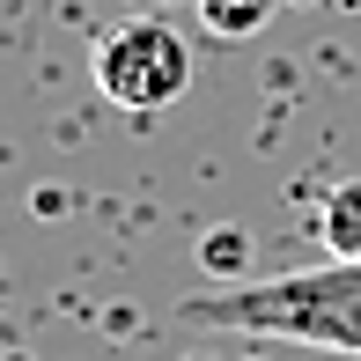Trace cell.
Returning a JSON list of instances; mask_svg holds the SVG:
<instances>
[{
	"label": "cell",
	"instance_id": "obj_3",
	"mask_svg": "<svg viewBox=\"0 0 361 361\" xmlns=\"http://www.w3.org/2000/svg\"><path fill=\"white\" fill-rule=\"evenodd\" d=\"M317 243L332 258H347V266H361V177H347V185L324 192L317 207Z\"/></svg>",
	"mask_w": 361,
	"mask_h": 361
},
{
	"label": "cell",
	"instance_id": "obj_4",
	"mask_svg": "<svg viewBox=\"0 0 361 361\" xmlns=\"http://www.w3.org/2000/svg\"><path fill=\"white\" fill-rule=\"evenodd\" d=\"M273 8H281V0H200V23L214 30L221 44H243V37H258V30L273 23Z\"/></svg>",
	"mask_w": 361,
	"mask_h": 361
},
{
	"label": "cell",
	"instance_id": "obj_1",
	"mask_svg": "<svg viewBox=\"0 0 361 361\" xmlns=\"http://www.w3.org/2000/svg\"><path fill=\"white\" fill-rule=\"evenodd\" d=\"M177 317L207 324V332L361 354V266L332 258V266H302V273H281V281H236L214 295H185Z\"/></svg>",
	"mask_w": 361,
	"mask_h": 361
},
{
	"label": "cell",
	"instance_id": "obj_5",
	"mask_svg": "<svg viewBox=\"0 0 361 361\" xmlns=\"http://www.w3.org/2000/svg\"><path fill=\"white\" fill-rule=\"evenodd\" d=\"M243 251H251V243H243L236 228H221V236H207V243H200V266L228 281V273H243Z\"/></svg>",
	"mask_w": 361,
	"mask_h": 361
},
{
	"label": "cell",
	"instance_id": "obj_2",
	"mask_svg": "<svg viewBox=\"0 0 361 361\" xmlns=\"http://www.w3.org/2000/svg\"><path fill=\"white\" fill-rule=\"evenodd\" d=\"M89 74H96V89H104V104L147 118V111H170L177 96L192 89V44L177 37L170 23L133 15V23H111L104 37H96Z\"/></svg>",
	"mask_w": 361,
	"mask_h": 361
}]
</instances>
